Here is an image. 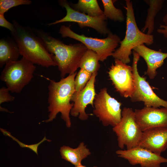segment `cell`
<instances>
[{"mask_svg": "<svg viewBox=\"0 0 167 167\" xmlns=\"http://www.w3.org/2000/svg\"><path fill=\"white\" fill-rule=\"evenodd\" d=\"M36 67L23 57L6 64L1 73L0 79L12 93H20L31 81Z\"/></svg>", "mask_w": 167, "mask_h": 167, "instance_id": "obj_5", "label": "cell"}, {"mask_svg": "<svg viewBox=\"0 0 167 167\" xmlns=\"http://www.w3.org/2000/svg\"><path fill=\"white\" fill-rule=\"evenodd\" d=\"M157 32L162 35L165 37L167 38V26L160 24L159 28L157 30Z\"/></svg>", "mask_w": 167, "mask_h": 167, "instance_id": "obj_27", "label": "cell"}, {"mask_svg": "<svg viewBox=\"0 0 167 167\" xmlns=\"http://www.w3.org/2000/svg\"><path fill=\"white\" fill-rule=\"evenodd\" d=\"M12 22L14 30L11 33L20 55L34 64L47 68L56 66L53 59V55L48 51L41 39L31 28L23 26L15 20Z\"/></svg>", "mask_w": 167, "mask_h": 167, "instance_id": "obj_3", "label": "cell"}, {"mask_svg": "<svg viewBox=\"0 0 167 167\" xmlns=\"http://www.w3.org/2000/svg\"><path fill=\"white\" fill-rule=\"evenodd\" d=\"M97 73L92 74L85 87L82 90L75 92L73 94L71 101L73 103L70 114L74 117L79 115V118L84 121L89 118V115L85 112V109L88 105H91L94 108V101L96 94L95 88V83Z\"/></svg>", "mask_w": 167, "mask_h": 167, "instance_id": "obj_13", "label": "cell"}, {"mask_svg": "<svg viewBox=\"0 0 167 167\" xmlns=\"http://www.w3.org/2000/svg\"><path fill=\"white\" fill-rule=\"evenodd\" d=\"M99 56L95 51L88 49L82 56L79 68L92 73H97L100 67Z\"/></svg>", "mask_w": 167, "mask_h": 167, "instance_id": "obj_21", "label": "cell"}, {"mask_svg": "<svg viewBox=\"0 0 167 167\" xmlns=\"http://www.w3.org/2000/svg\"><path fill=\"white\" fill-rule=\"evenodd\" d=\"M145 2L149 6L144 25L141 31L144 32L147 30V34H152L154 29L155 17L163 7L164 0H146Z\"/></svg>", "mask_w": 167, "mask_h": 167, "instance_id": "obj_19", "label": "cell"}, {"mask_svg": "<svg viewBox=\"0 0 167 167\" xmlns=\"http://www.w3.org/2000/svg\"><path fill=\"white\" fill-rule=\"evenodd\" d=\"M20 55L18 46L15 41L10 38L0 40V67L11 62L18 60Z\"/></svg>", "mask_w": 167, "mask_h": 167, "instance_id": "obj_18", "label": "cell"}, {"mask_svg": "<svg viewBox=\"0 0 167 167\" xmlns=\"http://www.w3.org/2000/svg\"><path fill=\"white\" fill-rule=\"evenodd\" d=\"M133 50L144 59L147 66L146 74L150 79H154L157 74V69L163 65L167 58V53L152 49L144 44L135 47Z\"/></svg>", "mask_w": 167, "mask_h": 167, "instance_id": "obj_16", "label": "cell"}, {"mask_svg": "<svg viewBox=\"0 0 167 167\" xmlns=\"http://www.w3.org/2000/svg\"><path fill=\"white\" fill-rule=\"evenodd\" d=\"M132 71L135 84V90L130 97L133 102L142 101L145 106L167 108V101L159 97L154 92L145 77L141 76L137 69V63L140 56L133 50Z\"/></svg>", "mask_w": 167, "mask_h": 167, "instance_id": "obj_9", "label": "cell"}, {"mask_svg": "<svg viewBox=\"0 0 167 167\" xmlns=\"http://www.w3.org/2000/svg\"><path fill=\"white\" fill-rule=\"evenodd\" d=\"M0 110L1 111H5L7 112H9V111L7 109L1 107V106H0Z\"/></svg>", "mask_w": 167, "mask_h": 167, "instance_id": "obj_29", "label": "cell"}, {"mask_svg": "<svg viewBox=\"0 0 167 167\" xmlns=\"http://www.w3.org/2000/svg\"><path fill=\"white\" fill-rule=\"evenodd\" d=\"M9 90L3 86L0 89V104L5 102H12L15 100V97L11 95Z\"/></svg>", "mask_w": 167, "mask_h": 167, "instance_id": "obj_25", "label": "cell"}, {"mask_svg": "<svg viewBox=\"0 0 167 167\" xmlns=\"http://www.w3.org/2000/svg\"><path fill=\"white\" fill-rule=\"evenodd\" d=\"M92 74L86 70L80 69L75 76V92L82 90L85 87Z\"/></svg>", "mask_w": 167, "mask_h": 167, "instance_id": "obj_23", "label": "cell"}, {"mask_svg": "<svg viewBox=\"0 0 167 167\" xmlns=\"http://www.w3.org/2000/svg\"><path fill=\"white\" fill-rule=\"evenodd\" d=\"M116 90L125 98L130 97L135 90L132 67L121 60L114 59L108 72Z\"/></svg>", "mask_w": 167, "mask_h": 167, "instance_id": "obj_11", "label": "cell"}, {"mask_svg": "<svg viewBox=\"0 0 167 167\" xmlns=\"http://www.w3.org/2000/svg\"><path fill=\"white\" fill-rule=\"evenodd\" d=\"M32 3L29 0H0V13L4 14L13 7L20 5H29Z\"/></svg>", "mask_w": 167, "mask_h": 167, "instance_id": "obj_24", "label": "cell"}, {"mask_svg": "<svg viewBox=\"0 0 167 167\" xmlns=\"http://www.w3.org/2000/svg\"><path fill=\"white\" fill-rule=\"evenodd\" d=\"M122 103L111 96L107 88H103L96 94L94 101L93 113L105 126H116L122 118Z\"/></svg>", "mask_w": 167, "mask_h": 167, "instance_id": "obj_8", "label": "cell"}, {"mask_svg": "<svg viewBox=\"0 0 167 167\" xmlns=\"http://www.w3.org/2000/svg\"><path fill=\"white\" fill-rule=\"evenodd\" d=\"M75 167H87L82 165V164H81ZM93 167H98L97 166H94Z\"/></svg>", "mask_w": 167, "mask_h": 167, "instance_id": "obj_30", "label": "cell"}, {"mask_svg": "<svg viewBox=\"0 0 167 167\" xmlns=\"http://www.w3.org/2000/svg\"><path fill=\"white\" fill-rule=\"evenodd\" d=\"M59 2L66 9V15L61 19L47 24L48 26L64 22H74L77 23L82 28L89 27L104 35H108L111 32L107 27L106 21L107 18L104 14L98 17L91 16L74 10L66 0H60Z\"/></svg>", "mask_w": 167, "mask_h": 167, "instance_id": "obj_10", "label": "cell"}, {"mask_svg": "<svg viewBox=\"0 0 167 167\" xmlns=\"http://www.w3.org/2000/svg\"><path fill=\"white\" fill-rule=\"evenodd\" d=\"M35 32L48 51L53 55L54 61L58 66L62 78L67 74L76 72L82 56L88 49L84 45L81 43L66 45L41 30L36 29Z\"/></svg>", "mask_w": 167, "mask_h": 167, "instance_id": "obj_1", "label": "cell"}, {"mask_svg": "<svg viewBox=\"0 0 167 167\" xmlns=\"http://www.w3.org/2000/svg\"><path fill=\"white\" fill-rule=\"evenodd\" d=\"M0 26L8 29L11 33L14 30L13 24L10 23L6 19L4 14L0 13Z\"/></svg>", "mask_w": 167, "mask_h": 167, "instance_id": "obj_26", "label": "cell"}, {"mask_svg": "<svg viewBox=\"0 0 167 167\" xmlns=\"http://www.w3.org/2000/svg\"><path fill=\"white\" fill-rule=\"evenodd\" d=\"M126 31L124 39L120 42L119 47L113 53L112 56L127 64L131 61L130 56L133 49L139 45L145 44L150 45L154 43L152 34H145L138 28L136 21L132 2L126 0Z\"/></svg>", "mask_w": 167, "mask_h": 167, "instance_id": "obj_4", "label": "cell"}, {"mask_svg": "<svg viewBox=\"0 0 167 167\" xmlns=\"http://www.w3.org/2000/svg\"><path fill=\"white\" fill-rule=\"evenodd\" d=\"M59 33L63 38L68 37L77 40L84 45L88 49L96 52L99 60L103 62L113 53L121 41L120 37L111 32L105 38L88 37L84 34L79 35L73 31L69 27L63 25L60 28Z\"/></svg>", "mask_w": 167, "mask_h": 167, "instance_id": "obj_6", "label": "cell"}, {"mask_svg": "<svg viewBox=\"0 0 167 167\" xmlns=\"http://www.w3.org/2000/svg\"><path fill=\"white\" fill-rule=\"evenodd\" d=\"M112 129L122 149L125 146L128 149L138 146L143 131L136 122L134 111L131 108H123L120 121Z\"/></svg>", "mask_w": 167, "mask_h": 167, "instance_id": "obj_7", "label": "cell"}, {"mask_svg": "<svg viewBox=\"0 0 167 167\" xmlns=\"http://www.w3.org/2000/svg\"><path fill=\"white\" fill-rule=\"evenodd\" d=\"M101 1L104 7L103 14L107 19L120 22L124 21L123 13L121 9L115 7L113 4L114 1L102 0Z\"/></svg>", "mask_w": 167, "mask_h": 167, "instance_id": "obj_22", "label": "cell"}, {"mask_svg": "<svg viewBox=\"0 0 167 167\" xmlns=\"http://www.w3.org/2000/svg\"><path fill=\"white\" fill-rule=\"evenodd\" d=\"M134 112L136 122L142 131L152 128L167 127V108L145 106Z\"/></svg>", "mask_w": 167, "mask_h": 167, "instance_id": "obj_14", "label": "cell"}, {"mask_svg": "<svg viewBox=\"0 0 167 167\" xmlns=\"http://www.w3.org/2000/svg\"><path fill=\"white\" fill-rule=\"evenodd\" d=\"M138 146L161 155L167 148V127L152 128L143 131Z\"/></svg>", "mask_w": 167, "mask_h": 167, "instance_id": "obj_15", "label": "cell"}, {"mask_svg": "<svg viewBox=\"0 0 167 167\" xmlns=\"http://www.w3.org/2000/svg\"><path fill=\"white\" fill-rule=\"evenodd\" d=\"M77 72L69 74L66 78L56 82L46 78L49 83L48 86V101L49 112L48 118L42 122H48L52 121L60 113L61 117L66 125L70 128L71 122L70 117L73 103H71L72 96L75 92L74 81Z\"/></svg>", "mask_w": 167, "mask_h": 167, "instance_id": "obj_2", "label": "cell"}, {"mask_svg": "<svg viewBox=\"0 0 167 167\" xmlns=\"http://www.w3.org/2000/svg\"><path fill=\"white\" fill-rule=\"evenodd\" d=\"M116 153L131 165L139 164L141 167H160L161 164L167 163V158L139 146L126 150H118Z\"/></svg>", "mask_w": 167, "mask_h": 167, "instance_id": "obj_12", "label": "cell"}, {"mask_svg": "<svg viewBox=\"0 0 167 167\" xmlns=\"http://www.w3.org/2000/svg\"><path fill=\"white\" fill-rule=\"evenodd\" d=\"M162 20L164 24L167 26V13L164 16Z\"/></svg>", "mask_w": 167, "mask_h": 167, "instance_id": "obj_28", "label": "cell"}, {"mask_svg": "<svg viewBox=\"0 0 167 167\" xmlns=\"http://www.w3.org/2000/svg\"><path fill=\"white\" fill-rule=\"evenodd\" d=\"M71 6L74 10L91 16L98 17L103 14L96 0H79Z\"/></svg>", "mask_w": 167, "mask_h": 167, "instance_id": "obj_20", "label": "cell"}, {"mask_svg": "<svg viewBox=\"0 0 167 167\" xmlns=\"http://www.w3.org/2000/svg\"><path fill=\"white\" fill-rule=\"evenodd\" d=\"M59 151L62 158L75 167L81 164L82 160L91 154L89 150L83 142L80 143L78 147L75 148L63 146L60 148Z\"/></svg>", "mask_w": 167, "mask_h": 167, "instance_id": "obj_17", "label": "cell"}]
</instances>
